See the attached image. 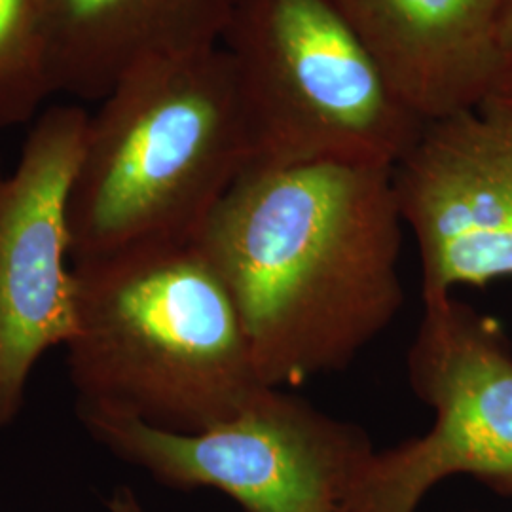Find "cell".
Listing matches in <instances>:
<instances>
[{
  "instance_id": "6da1fadb",
  "label": "cell",
  "mask_w": 512,
  "mask_h": 512,
  "mask_svg": "<svg viewBox=\"0 0 512 512\" xmlns=\"http://www.w3.org/2000/svg\"><path fill=\"white\" fill-rule=\"evenodd\" d=\"M393 169L251 164L198 241L226 283L268 387L342 370L403 310Z\"/></svg>"
},
{
  "instance_id": "7a4b0ae2",
  "label": "cell",
  "mask_w": 512,
  "mask_h": 512,
  "mask_svg": "<svg viewBox=\"0 0 512 512\" xmlns=\"http://www.w3.org/2000/svg\"><path fill=\"white\" fill-rule=\"evenodd\" d=\"M76 408L198 433L262 384L236 302L198 238L74 266Z\"/></svg>"
},
{
  "instance_id": "3957f363",
  "label": "cell",
  "mask_w": 512,
  "mask_h": 512,
  "mask_svg": "<svg viewBox=\"0 0 512 512\" xmlns=\"http://www.w3.org/2000/svg\"><path fill=\"white\" fill-rule=\"evenodd\" d=\"M97 103L69 200L73 268L198 238L253 162L230 55L150 61Z\"/></svg>"
},
{
  "instance_id": "277c9868",
  "label": "cell",
  "mask_w": 512,
  "mask_h": 512,
  "mask_svg": "<svg viewBox=\"0 0 512 512\" xmlns=\"http://www.w3.org/2000/svg\"><path fill=\"white\" fill-rule=\"evenodd\" d=\"M258 165L391 167L423 133L330 0H238L220 38Z\"/></svg>"
},
{
  "instance_id": "5b68a950",
  "label": "cell",
  "mask_w": 512,
  "mask_h": 512,
  "mask_svg": "<svg viewBox=\"0 0 512 512\" xmlns=\"http://www.w3.org/2000/svg\"><path fill=\"white\" fill-rule=\"evenodd\" d=\"M114 458L173 490H217L247 512H353L376 448L365 429L281 387H264L234 418L198 433L76 408Z\"/></svg>"
},
{
  "instance_id": "8992f818",
  "label": "cell",
  "mask_w": 512,
  "mask_h": 512,
  "mask_svg": "<svg viewBox=\"0 0 512 512\" xmlns=\"http://www.w3.org/2000/svg\"><path fill=\"white\" fill-rule=\"evenodd\" d=\"M406 370L433 425L374 454L353 512H416L452 476L511 499L512 348L503 327L454 294L427 300Z\"/></svg>"
},
{
  "instance_id": "52a82bcc",
  "label": "cell",
  "mask_w": 512,
  "mask_h": 512,
  "mask_svg": "<svg viewBox=\"0 0 512 512\" xmlns=\"http://www.w3.org/2000/svg\"><path fill=\"white\" fill-rule=\"evenodd\" d=\"M90 112H40L10 175L0 173V429L18 420L33 370L74 330L69 200Z\"/></svg>"
},
{
  "instance_id": "ba28073f",
  "label": "cell",
  "mask_w": 512,
  "mask_h": 512,
  "mask_svg": "<svg viewBox=\"0 0 512 512\" xmlns=\"http://www.w3.org/2000/svg\"><path fill=\"white\" fill-rule=\"evenodd\" d=\"M423 302L512 277V114L478 107L431 122L393 169Z\"/></svg>"
},
{
  "instance_id": "9c48e42d",
  "label": "cell",
  "mask_w": 512,
  "mask_h": 512,
  "mask_svg": "<svg viewBox=\"0 0 512 512\" xmlns=\"http://www.w3.org/2000/svg\"><path fill=\"white\" fill-rule=\"evenodd\" d=\"M423 124L484 105L507 54V0H330Z\"/></svg>"
},
{
  "instance_id": "30bf717a",
  "label": "cell",
  "mask_w": 512,
  "mask_h": 512,
  "mask_svg": "<svg viewBox=\"0 0 512 512\" xmlns=\"http://www.w3.org/2000/svg\"><path fill=\"white\" fill-rule=\"evenodd\" d=\"M55 93L99 101L129 71L219 46L238 0H48Z\"/></svg>"
},
{
  "instance_id": "8fae6325",
  "label": "cell",
  "mask_w": 512,
  "mask_h": 512,
  "mask_svg": "<svg viewBox=\"0 0 512 512\" xmlns=\"http://www.w3.org/2000/svg\"><path fill=\"white\" fill-rule=\"evenodd\" d=\"M55 95L48 0H0V129L31 122Z\"/></svg>"
},
{
  "instance_id": "7c38bea8",
  "label": "cell",
  "mask_w": 512,
  "mask_h": 512,
  "mask_svg": "<svg viewBox=\"0 0 512 512\" xmlns=\"http://www.w3.org/2000/svg\"><path fill=\"white\" fill-rule=\"evenodd\" d=\"M482 107L503 110V112H511L512 114V55L507 57L501 73L495 80L494 88H492V92H490Z\"/></svg>"
},
{
  "instance_id": "4fadbf2b",
  "label": "cell",
  "mask_w": 512,
  "mask_h": 512,
  "mask_svg": "<svg viewBox=\"0 0 512 512\" xmlns=\"http://www.w3.org/2000/svg\"><path fill=\"white\" fill-rule=\"evenodd\" d=\"M109 512H145L139 495L135 494L133 488L126 484L116 486L107 501Z\"/></svg>"
},
{
  "instance_id": "5bb4252c",
  "label": "cell",
  "mask_w": 512,
  "mask_h": 512,
  "mask_svg": "<svg viewBox=\"0 0 512 512\" xmlns=\"http://www.w3.org/2000/svg\"><path fill=\"white\" fill-rule=\"evenodd\" d=\"M501 44L507 57L512 55V0L505 2V10L501 18Z\"/></svg>"
},
{
  "instance_id": "9a60e30c",
  "label": "cell",
  "mask_w": 512,
  "mask_h": 512,
  "mask_svg": "<svg viewBox=\"0 0 512 512\" xmlns=\"http://www.w3.org/2000/svg\"><path fill=\"white\" fill-rule=\"evenodd\" d=\"M471 512H480V511H471Z\"/></svg>"
},
{
  "instance_id": "2e32d148",
  "label": "cell",
  "mask_w": 512,
  "mask_h": 512,
  "mask_svg": "<svg viewBox=\"0 0 512 512\" xmlns=\"http://www.w3.org/2000/svg\"><path fill=\"white\" fill-rule=\"evenodd\" d=\"M511 501H512V497H511Z\"/></svg>"
}]
</instances>
